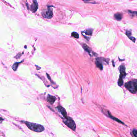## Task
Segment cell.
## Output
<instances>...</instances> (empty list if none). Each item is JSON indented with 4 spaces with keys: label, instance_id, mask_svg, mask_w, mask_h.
Returning a JSON list of instances; mask_svg holds the SVG:
<instances>
[{
    "label": "cell",
    "instance_id": "cell-2",
    "mask_svg": "<svg viewBox=\"0 0 137 137\" xmlns=\"http://www.w3.org/2000/svg\"><path fill=\"white\" fill-rule=\"evenodd\" d=\"M125 87L132 93H136L137 92V80H134L126 83Z\"/></svg>",
    "mask_w": 137,
    "mask_h": 137
},
{
    "label": "cell",
    "instance_id": "cell-8",
    "mask_svg": "<svg viewBox=\"0 0 137 137\" xmlns=\"http://www.w3.org/2000/svg\"><path fill=\"white\" fill-rule=\"evenodd\" d=\"M101 58H100L96 59L95 63H96V66L99 68L100 69L103 70V66L102 63L101 62Z\"/></svg>",
    "mask_w": 137,
    "mask_h": 137
},
{
    "label": "cell",
    "instance_id": "cell-11",
    "mask_svg": "<svg viewBox=\"0 0 137 137\" xmlns=\"http://www.w3.org/2000/svg\"><path fill=\"white\" fill-rule=\"evenodd\" d=\"M114 17L117 20L120 21L121 19H122V17H123V15H122V14L121 13L118 12V13H117L115 14Z\"/></svg>",
    "mask_w": 137,
    "mask_h": 137
},
{
    "label": "cell",
    "instance_id": "cell-9",
    "mask_svg": "<svg viewBox=\"0 0 137 137\" xmlns=\"http://www.w3.org/2000/svg\"><path fill=\"white\" fill-rule=\"evenodd\" d=\"M56 97L55 96H51V95H48L47 97V101L48 102H49V103H50L51 104H52L53 103H54L55 101H56Z\"/></svg>",
    "mask_w": 137,
    "mask_h": 137
},
{
    "label": "cell",
    "instance_id": "cell-1",
    "mask_svg": "<svg viewBox=\"0 0 137 137\" xmlns=\"http://www.w3.org/2000/svg\"><path fill=\"white\" fill-rule=\"evenodd\" d=\"M21 122H23L25 124V125L29 129L34 132H41L44 131L45 129L44 126L39 124L23 121H21Z\"/></svg>",
    "mask_w": 137,
    "mask_h": 137
},
{
    "label": "cell",
    "instance_id": "cell-10",
    "mask_svg": "<svg viewBox=\"0 0 137 137\" xmlns=\"http://www.w3.org/2000/svg\"><path fill=\"white\" fill-rule=\"evenodd\" d=\"M107 116H108V117H110V118H111V119L113 120L114 121H116L117 122H118V123H121V124H125L124 122H122L121 120H119L117 118H116L115 117H113L112 115H111V113H110L109 111H107Z\"/></svg>",
    "mask_w": 137,
    "mask_h": 137
},
{
    "label": "cell",
    "instance_id": "cell-3",
    "mask_svg": "<svg viewBox=\"0 0 137 137\" xmlns=\"http://www.w3.org/2000/svg\"><path fill=\"white\" fill-rule=\"evenodd\" d=\"M63 122L66 125L68 128L72 129V130L75 131L76 129V126L75 121L72 118L69 117L67 116L63 119Z\"/></svg>",
    "mask_w": 137,
    "mask_h": 137
},
{
    "label": "cell",
    "instance_id": "cell-5",
    "mask_svg": "<svg viewBox=\"0 0 137 137\" xmlns=\"http://www.w3.org/2000/svg\"><path fill=\"white\" fill-rule=\"evenodd\" d=\"M42 15L44 17L47 19H50L53 16V12L52 10L50 8H48L47 11L42 12Z\"/></svg>",
    "mask_w": 137,
    "mask_h": 137
},
{
    "label": "cell",
    "instance_id": "cell-17",
    "mask_svg": "<svg viewBox=\"0 0 137 137\" xmlns=\"http://www.w3.org/2000/svg\"><path fill=\"white\" fill-rule=\"evenodd\" d=\"M133 133L135 137H137V130L133 129Z\"/></svg>",
    "mask_w": 137,
    "mask_h": 137
},
{
    "label": "cell",
    "instance_id": "cell-4",
    "mask_svg": "<svg viewBox=\"0 0 137 137\" xmlns=\"http://www.w3.org/2000/svg\"><path fill=\"white\" fill-rule=\"evenodd\" d=\"M125 71V66L124 65H121L120 66V78L119 79V80H121V81L123 80V79L124 78L126 75Z\"/></svg>",
    "mask_w": 137,
    "mask_h": 137
},
{
    "label": "cell",
    "instance_id": "cell-7",
    "mask_svg": "<svg viewBox=\"0 0 137 137\" xmlns=\"http://www.w3.org/2000/svg\"><path fill=\"white\" fill-rule=\"evenodd\" d=\"M56 109L59 112L61 113V114L63 115V116L64 117H66L67 116L66 112V111L65 109H64L61 106H58L56 107Z\"/></svg>",
    "mask_w": 137,
    "mask_h": 137
},
{
    "label": "cell",
    "instance_id": "cell-6",
    "mask_svg": "<svg viewBox=\"0 0 137 137\" xmlns=\"http://www.w3.org/2000/svg\"><path fill=\"white\" fill-rule=\"evenodd\" d=\"M33 3L30 7V9L33 12H35L38 8V5L36 0H33Z\"/></svg>",
    "mask_w": 137,
    "mask_h": 137
},
{
    "label": "cell",
    "instance_id": "cell-18",
    "mask_svg": "<svg viewBox=\"0 0 137 137\" xmlns=\"http://www.w3.org/2000/svg\"><path fill=\"white\" fill-rule=\"evenodd\" d=\"M129 12H130V13L133 14H136L137 15V11H134V12H133V11H129Z\"/></svg>",
    "mask_w": 137,
    "mask_h": 137
},
{
    "label": "cell",
    "instance_id": "cell-15",
    "mask_svg": "<svg viewBox=\"0 0 137 137\" xmlns=\"http://www.w3.org/2000/svg\"><path fill=\"white\" fill-rule=\"evenodd\" d=\"M92 31L91 29H88L86 30L84 32V33H85L87 35H91L92 34Z\"/></svg>",
    "mask_w": 137,
    "mask_h": 137
},
{
    "label": "cell",
    "instance_id": "cell-14",
    "mask_svg": "<svg viewBox=\"0 0 137 137\" xmlns=\"http://www.w3.org/2000/svg\"><path fill=\"white\" fill-rule=\"evenodd\" d=\"M22 62H23V61H22L21 62H16L15 63V64H14L13 65V66H12V68L13 69L14 71H16L17 68L18 66H19V64L20 63H21Z\"/></svg>",
    "mask_w": 137,
    "mask_h": 137
},
{
    "label": "cell",
    "instance_id": "cell-16",
    "mask_svg": "<svg viewBox=\"0 0 137 137\" xmlns=\"http://www.w3.org/2000/svg\"><path fill=\"white\" fill-rule=\"evenodd\" d=\"M72 36L74 37L75 38L78 39L79 38V35L77 33H76V32H73L71 34Z\"/></svg>",
    "mask_w": 137,
    "mask_h": 137
},
{
    "label": "cell",
    "instance_id": "cell-13",
    "mask_svg": "<svg viewBox=\"0 0 137 137\" xmlns=\"http://www.w3.org/2000/svg\"><path fill=\"white\" fill-rule=\"evenodd\" d=\"M83 47L84 48V50L88 52V53L90 54L91 52V49H90V48L88 47V46H87V45L85 44H84L83 45Z\"/></svg>",
    "mask_w": 137,
    "mask_h": 137
},
{
    "label": "cell",
    "instance_id": "cell-12",
    "mask_svg": "<svg viewBox=\"0 0 137 137\" xmlns=\"http://www.w3.org/2000/svg\"><path fill=\"white\" fill-rule=\"evenodd\" d=\"M126 35L128 36V37H129V38L131 40H132V41H133V42H135V41H136V38L132 36L131 32L127 31H126Z\"/></svg>",
    "mask_w": 137,
    "mask_h": 137
}]
</instances>
